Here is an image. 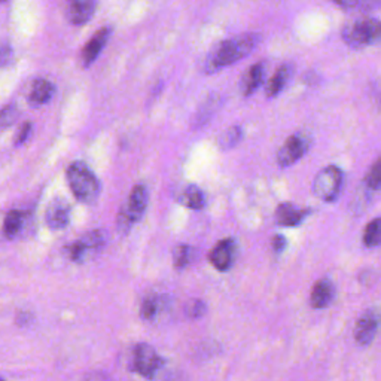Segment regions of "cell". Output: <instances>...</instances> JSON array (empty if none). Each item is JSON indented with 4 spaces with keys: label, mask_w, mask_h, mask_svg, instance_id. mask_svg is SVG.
<instances>
[{
    "label": "cell",
    "mask_w": 381,
    "mask_h": 381,
    "mask_svg": "<svg viewBox=\"0 0 381 381\" xmlns=\"http://www.w3.org/2000/svg\"><path fill=\"white\" fill-rule=\"evenodd\" d=\"M259 43V35L255 33H246V35L236 36L233 39L224 41L212 48V51L206 57L204 71L207 73L219 72L226 66L234 64L236 61L249 56L256 45Z\"/></svg>",
    "instance_id": "6da1fadb"
},
{
    "label": "cell",
    "mask_w": 381,
    "mask_h": 381,
    "mask_svg": "<svg viewBox=\"0 0 381 381\" xmlns=\"http://www.w3.org/2000/svg\"><path fill=\"white\" fill-rule=\"evenodd\" d=\"M68 182L79 202L91 204L100 194V182L87 164L76 161L68 169Z\"/></svg>",
    "instance_id": "7a4b0ae2"
},
{
    "label": "cell",
    "mask_w": 381,
    "mask_h": 381,
    "mask_svg": "<svg viewBox=\"0 0 381 381\" xmlns=\"http://www.w3.org/2000/svg\"><path fill=\"white\" fill-rule=\"evenodd\" d=\"M343 39L352 48H363L381 41V21L362 19L347 24L343 28Z\"/></svg>",
    "instance_id": "3957f363"
},
{
    "label": "cell",
    "mask_w": 381,
    "mask_h": 381,
    "mask_svg": "<svg viewBox=\"0 0 381 381\" xmlns=\"http://www.w3.org/2000/svg\"><path fill=\"white\" fill-rule=\"evenodd\" d=\"M343 180L344 176L341 169H338L337 165H328V167L320 170L316 179H314L313 189L320 200L326 203H333L337 200L341 192Z\"/></svg>",
    "instance_id": "277c9868"
},
{
    "label": "cell",
    "mask_w": 381,
    "mask_h": 381,
    "mask_svg": "<svg viewBox=\"0 0 381 381\" xmlns=\"http://www.w3.org/2000/svg\"><path fill=\"white\" fill-rule=\"evenodd\" d=\"M147 200H149L147 189L143 185L135 187V189L131 191L128 197V202L125 203V206L122 207L120 213V219H118L120 228L127 231L136 222H139L147 207Z\"/></svg>",
    "instance_id": "5b68a950"
},
{
    "label": "cell",
    "mask_w": 381,
    "mask_h": 381,
    "mask_svg": "<svg viewBox=\"0 0 381 381\" xmlns=\"http://www.w3.org/2000/svg\"><path fill=\"white\" fill-rule=\"evenodd\" d=\"M310 143V137L304 132H296L291 136L277 152V162L280 167H289L298 160H301L307 154Z\"/></svg>",
    "instance_id": "8992f818"
},
{
    "label": "cell",
    "mask_w": 381,
    "mask_h": 381,
    "mask_svg": "<svg viewBox=\"0 0 381 381\" xmlns=\"http://www.w3.org/2000/svg\"><path fill=\"white\" fill-rule=\"evenodd\" d=\"M164 360L160 355L147 344H139L135 349V356H132V371L140 374L145 378H152L157 371L162 367Z\"/></svg>",
    "instance_id": "52a82bcc"
},
{
    "label": "cell",
    "mask_w": 381,
    "mask_h": 381,
    "mask_svg": "<svg viewBox=\"0 0 381 381\" xmlns=\"http://www.w3.org/2000/svg\"><path fill=\"white\" fill-rule=\"evenodd\" d=\"M381 326V310L372 307L359 318L355 326V340L359 345H370L378 334Z\"/></svg>",
    "instance_id": "ba28073f"
},
{
    "label": "cell",
    "mask_w": 381,
    "mask_h": 381,
    "mask_svg": "<svg viewBox=\"0 0 381 381\" xmlns=\"http://www.w3.org/2000/svg\"><path fill=\"white\" fill-rule=\"evenodd\" d=\"M98 0H68L64 14L68 21L73 26L87 24L95 12Z\"/></svg>",
    "instance_id": "9c48e42d"
},
{
    "label": "cell",
    "mask_w": 381,
    "mask_h": 381,
    "mask_svg": "<svg viewBox=\"0 0 381 381\" xmlns=\"http://www.w3.org/2000/svg\"><path fill=\"white\" fill-rule=\"evenodd\" d=\"M237 254V246L236 241L226 239L218 243L213 247V251L210 252V263L214 268L219 271H226L231 268V265L234 263V258Z\"/></svg>",
    "instance_id": "30bf717a"
},
{
    "label": "cell",
    "mask_w": 381,
    "mask_h": 381,
    "mask_svg": "<svg viewBox=\"0 0 381 381\" xmlns=\"http://www.w3.org/2000/svg\"><path fill=\"white\" fill-rule=\"evenodd\" d=\"M103 244L105 236L102 234V231H91L84 239H80L69 246V256L75 262H82L85 261L87 255L91 251H97L98 247H102Z\"/></svg>",
    "instance_id": "8fae6325"
},
{
    "label": "cell",
    "mask_w": 381,
    "mask_h": 381,
    "mask_svg": "<svg viewBox=\"0 0 381 381\" xmlns=\"http://www.w3.org/2000/svg\"><path fill=\"white\" fill-rule=\"evenodd\" d=\"M110 33H112L110 27H103L87 42L84 49H82V56H80L82 66H84V68H90V66L97 60V57L100 56L105 45L108 43L110 38Z\"/></svg>",
    "instance_id": "7c38bea8"
},
{
    "label": "cell",
    "mask_w": 381,
    "mask_h": 381,
    "mask_svg": "<svg viewBox=\"0 0 381 381\" xmlns=\"http://www.w3.org/2000/svg\"><path fill=\"white\" fill-rule=\"evenodd\" d=\"M46 225L51 229H63L68 226L71 221V207L61 198L51 202L46 209Z\"/></svg>",
    "instance_id": "4fadbf2b"
},
{
    "label": "cell",
    "mask_w": 381,
    "mask_h": 381,
    "mask_svg": "<svg viewBox=\"0 0 381 381\" xmlns=\"http://www.w3.org/2000/svg\"><path fill=\"white\" fill-rule=\"evenodd\" d=\"M335 288L329 278H320L316 285L313 286L310 303L313 308H325L334 300Z\"/></svg>",
    "instance_id": "5bb4252c"
},
{
    "label": "cell",
    "mask_w": 381,
    "mask_h": 381,
    "mask_svg": "<svg viewBox=\"0 0 381 381\" xmlns=\"http://www.w3.org/2000/svg\"><path fill=\"white\" fill-rule=\"evenodd\" d=\"M54 93H56V87L51 84V82L46 79H38L30 88L28 105L33 108L43 106L51 100Z\"/></svg>",
    "instance_id": "9a60e30c"
},
{
    "label": "cell",
    "mask_w": 381,
    "mask_h": 381,
    "mask_svg": "<svg viewBox=\"0 0 381 381\" xmlns=\"http://www.w3.org/2000/svg\"><path fill=\"white\" fill-rule=\"evenodd\" d=\"M263 80V64L256 63L251 66L249 69L246 71V73L241 78L240 82V91L243 95H252L262 84Z\"/></svg>",
    "instance_id": "2e32d148"
},
{
    "label": "cell",
    "mask_w": 381,
    "mask_h": 381,
    "mask_svg": "<svg viewBox=\"0 0 381 381\" xmlns=\"http://www.w3.org/2000/svg\"><path fill=\"white\" fill-rule=\"evenodd\" d=\"M307 213H308L307 210L298 209L293 204L286 203V204H281L277 209L276 218H277L278 225L281 226H296L298 224L303 222V219L307 216Z\"/></svg>",
    "instance_id": "e0dca14e"
},
{
    "label": "cell",
    "mask_w": 381,
    "mask_h": 381,
    "mask_svg": "<svg viewBox=\"0 0 381 381\" xmlns=\"http://www.w3.org/2000/svg\"><path fill=\"white\" fill-rule=\"evenodd\" d=\"M291 75H292V66H289V64L281 66V68L276 72V75L270 79V82L267 84V88H265V94H267L268 97L278 95L281 93V90L286 87Z\"/></svg>",
    "instance_id": "ac0fdd59"
},
{
    "label": "cell",
    "mask_w": 381,
    "mask_h": 381,
    "mask_svg": "<svg viewBox=\"0 0 381 381\" xmlns=\"http://www.w3.org/2000/svg\"><path fill=\"white\" fill-rule=\"evenodd\" d=\"M180 202H182V204L192 209V210H200L204 206V195H203L200 188L195 187V185H189L184 191V194H182Z\"/></svg>",
    "instance_id": "d6986e66"
},
{
    "label": "cell",
    "mask_w": 381,
    "mask_h": 381,
    "mask_svg": "<svg viewBox=\"0 0 381 381\" xmlns=\"http://www.w3.org/2000/svg\"><path fill=\"white\" fill-rule=\"evenodd\" d=\"M362 240L367 247H377L381 244V218L372 219L367 225Z\"/></svg>",
    "instance_id": "ffe728a7"
},
{
    "label": "cell",
    "mask_w": 381,
    "mask_h": 381,
    "mask_svg": "<svg viewBox=\"0 0 381 381\" xmlns=\"http://www.w3.org/2000/svg\"><path fill=\"white\" fill-rule=\"evenodd\" d=\"M23 225V214L19 210H12L8 213V216L4 224V234L6 239H14L16 234L20 233Z\"/></svg>",
    "instance_id": "44dd1931"
},
{
    "label": "cell",
    "mask_w": 381,
    "mask_h": 381,
    "mask_svg": "<svg viewBox=\"0 0 381 381\" xmlns=\"http://www.w3.org/2000/svg\"><path fill=\"white\" fill-rule=\"evenodd\" d=\"M363 185L371 192L381 189V157L372 164V167L365 176V180H363Z\"/></svg>",
    "instance_id": "7402d4cb"
},
{
    "label": "cell",
    "mask_w": 381,
    "mask_h": 381,
    "mask_svg": "<svg viewBox=\"0 0 381 381\" xmlns=\"http://www.w3.org/2000/svg\"><path fill=\"white\" fill-rule=\"evenodd\" d=\"M241 136H243V131H241L240 127H231L229 130H226L224 135L221 136L219 145L224 149H229V147L236 146L241 140Z\"/></svg>",
    "instance_id": "603a6c76"
},
{
    "label": "cell",
    "mask_w": 381,
    "mask_h": 381,
    "mask_svg": "<svg viewBox=\"0 0 381 381\" xmlns=\"http://www.w3.org/2000/svg\"><path fill=\"white\" fill-rule=\"evenodd\" d=\"M191 259V249L187 244L177 246L173 252V263L176 268H184L189 263Z\"/></svg>",
    "instance_id": "cb8c5ba5"
},
{
    "label": "cell",
    "mask_w": 381,
    "mask_h": 381,
    "mask_svg": "<svg viewBox=\"0 0 381 381\" xmlns=\"http://www.w3.org/2000/svg\"><path fill=\"white\" fill-rule=\"evenodd\" d=\"M19 117V110H16L15 105H9L6 108H4L2 115H0V122H2V127L6 128L9 125L14 124V121Z\"/></svg>",
    "instance_id": "d4e9b609"
},
{
    "label": "cell",
    "mask_w": 381,
    "mask_h": 381,
    "mask_svg": "<svg viewBox=\"0 0 381 381\" xmlns=\"http://www.w3.org/2000/svg\"><path fill=\"white\" fill-rule=\"evenodd\" d=\"M158 310V303L155 298H146L142 304V318L145 319H154Z\"/></svg>",
    "instance_id": "484cf974"
},
{
    "label": "cell",
    "mask_w": 381,
    "mask_h": 381,
    "mask_svg": "<svg viewBox=\"0 0 381 381\" xmlns=\"http://www.w3.org/2000/svg\"><path fill=\"white\" fill-rule=\"evenodd\" d=\"M204 303L202 301H192L187 306V314L189 318H200L204 313Z\"/></svg>",
    "instance_id": "4316f807"
},
{
    "label": "cell",
    "mask_w": 381,
    "mask_h": 381,
    "mask_svg": "<svg viewBox=\"0 0 381 381\" xmlns=\"http://www.w3.org/2000/svg\"><path fill=\"white\" fill-rule=\"evenodd\" d=\"M30 131H31V124L30 122H24L19 132H16V137H15V146H21L23 143H26V140L30 136Z\"/></svg>",
    "instance_id": "83f0119b"
},
{
    "label": "cell",
    "mask_w": 381,
    "mask_h": 381,
    "mask_svg": "<svg viewBox=\"0 0 381 381\" xmlns=\"http://www.w3.org/2000/svg\"><path fill=\"white\" fill-rule=\"evenodd\" d=\"M285 247H286V239L283 236H276L273 239V249H274V252H277V254L283 252Z\"/></svg>",
    "instance_id": "f1b7e54d"
},
{
    "label": "cell",
    "mask_w": 381,
    "mask_h": 381,
    "mask_svg": "<svg viewBox=\"0 0 381 381\" xmlns=\"http://www.w3.org/2000/svg\"><path fill=\"white\" fill-rule=\"evenodd\" d=\"M381 6V0H359L360 9H374Z\"/></svg>",
    "instance_id": "f546056e"
},
{
    "label": "cell",
    "mask_w": 381,
    "mask_h": 381,
    "mask_svg": "<svg viewBox=\"0 0 381 381\" xmlns=\"http://www.w3.org/2000/svg\"><path fill=\"white\" fill-rule=\"evenodd\" d=\"M333 2L341 8H345V9L359 8V0H333Z\"/></svg>",
    "instance_id": "4dcf8cb0"
},
{
    "label": "cell",
    "mask_w": 381,
    "mask_h": 381,
    "mask_svg": "<svg viewBox=\"0 0 381 381\" xmlns=\"http://www.w3.org/2000/svg\"><path fill=\"white\" fill-rule=\"evenodd\" d=\"M11 57H12V49H11L8 45H5V46L2 48V60H4V66H6V61H8Z\"/></svg>",
    "instance_id": "1f68e13d"
},
{
    "label": "cell",
    "mask_w": 381,
    "mask_h": 381,
    "mask_svg": "<svg viewBox=\"0 0 381 381\" xmlns=\"http://www.w3.org/2000/svg\"><path fill=\"white\" fill-rule=\"evenodd\" d=\"M4 2H8V0H4Z\"/></svg>",
    "instance_id": "d6a6232c"
}]
</instances>
